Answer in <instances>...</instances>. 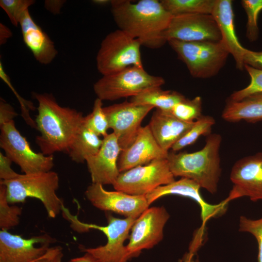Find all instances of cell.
<instances>
[{
    "instance_id": "1",
    "label": "cell",
    "mask_w": 262,
    "mask_h": 262,
    "mask_svg": "<svg viewBox=\"0 0 262 262\" xmlns=\"http://www.w3.org/2000/svg\"><path fill=\"white\" fill-rule=\"evenodd\" d=\"M111 12L118 29L142 46L159 49L167 41L164 33L173 16L157 0H111Z\"/></svg>"
},
{
    "instance_id": "2",
    "label": "cell",
    "mask_w": 262,
    "mask_h": 262,
    "mask_svg": "<svg viewBox=\"0 0 262 262\" xmlns=\"http://www.w3.org/2000/svg\"><path fill=\"white\" fill-rule=\"evenodd\" d=\"M38 102L35 142L45 155L66 152L83 122L82 112L60 105L52 95L33 92Z\"/></svg>"
},
{
    "instance_id": "3",
    "label": "cell",
    "mask_w": 262,
    "mask_h": 262,
    "mask_svg": "<svg viewBox=\"0 0 262 262\" xmlns=\"http://www.w3.org/2000/svg\"><path fill=\"white\" fill-rule=\"evenodd\" d=\"M222 142L219 134H210L203 147L192 152H168L169 168L175 177L187 178L212 194L216 193L221 173L219 150Z\"/></svg>"
},
{
    "instance_id": "4",
    "label": "cell",
    "mask_w": 262,
    "mask_h": 262,
    "mask_svg": "<svg viewBox=\"0 0 262 262\" xmlns=\"http://www.w3.org/2000/svg\"><path fill=\"white\" fill-rule=\"evenodd\" d=\"M5 185L7 199L11 204L23 203L28 198L39 200L48 216L54 218L64 206L56 191L59 186L58 174L53 171L20 174L7 180H0Z\"/></svg>"
},
{
    "instance_id": "5",
    "label": "cell",
    "mask_w": 262,
    "mask_h": 262,
    "mask_svg": "<svg viewBox=\"0 0 262 262\" xmlns=\"http://www.w3.org/2000/svg\"><path fill=\"white\" fill-rule=\"evenodd\" d=\"M62 213L75 231L81 233L95 229L101 231L106 236L107 241L104 245L94 248L83 247L82 251L91 254L100 262H127L131 259L124 242L129 238L130 231L136 219L118 218L108 213L106 215L107 224L98 226L81 222L66 208Z\"/></svg>"
},
{
    "instance_id": "6",
    "label": "cell",
    "mask_w": 262,
    "mask_h": 262,
    "mask_svg": "<svg viewBox=\"0 0 262 262\" xmlns=\"http://www.w3.org/2000/svg\"><path fill=\"white\" fill-rule=\"evenodd\" d=\"M178 58L194 78H209L216 75L224 66L229 54L220 42L167 41Z\"/></svg>"
},
{
    "instance_id": "7",
    "label": "cell",
    "mask_w": 262,
    "mask_h": 262,
    "mask_svg": "<svg viewBox=\"0 0 262 262\" xmlns=\"http://www.w3.org/2000/svg\"><path fill=\"white\" fill-rule=\"evenodd\" d=\"M164 79L148 74L143 67L132 66L113 74L104 75L93 85L97 98L101 100H115L133 97L144 90L161 87Z\"/></svg>"
},
{
    "instance_id": "8",
    "label": "cell",
    "mask_w": 262,
    "mask_h": 262,
    "mask_svg": "<svg viewBox=\"0 0 262 262\" xmlns=\"http://www.w3.org/2000/svg\"><path fill=\"white\" fill-rule=\"evenodd\" d=\"M139 41L120 29L108 33L102 40L96 56L98 71L102 76L127 67H143Z\"/></svg>"
},
{
    "instance_id": "9",
    "label": "cell",
    "mask_w": 262,
    "mask_h": 262,
    "mask_svg": "<svg viewBox=\"0 0 262 262\" xmlns=\"http://www.w3.org/2000/svg\"><path fill=\"white\" fill-rule=\"evenodd\" d=\"M0 147L24 174L51 171L54 157L34 151L26 138L16 127L14 120L0 126Z\"/></svg>"
},
{
    "instance_id": "10",
    "label": "cell",
    "mask_w": 262,
    "mask_h": 262,
    "mask_svg": "<svg viewBox=\"0 0 262 262\" xmlns=\"http://www.w3.org/2000/svg\"><path fill=\"white\" fill-rule=\"evenodd\" d=\"M175 180L167 159H157L120 173L114 189L131 195H146Z\"/></svg>"
},
{
    "instance_id": "11",
    "label": "cell",
    "mask_w": 262,
    "mask_h": 262,
    "mask_svg": "<svg viewBox=\"0 0 262 262\" xmlns=\"http://www.w3.org/2000/svg\"><path fill=\"white\" fill-rule=\"evenodd\" d=\"M170 215L163 207L147 208L136 219L126 246L130 258L137 256L144 249H150L163 238L164 228Z\"/></svg>"
},
{
    "instance_id": "12",
    "label": "cell",
    "mask_w": 262,
    "mask_h": 262,
    "mask_svg": "<svg viewBox=\"0 0 262 262\" xmlns=\"http://www.w3.org/2000/svg\"><path fill=\"white\" fill-rule=\"evenodd\" d=\"M153 108L131 101L103 107L109 128L116 136L122 150L133 142L142 127V121Z\"/></svg>"
},
{
    "instance_id": "13",
    "label": "cell",
    "mask_w": 262,
    "mask_h": 262,
    "mask_svg": "<svg viewBox=\"0 0 262 262\" xmlns=\"http://www.w3.org/2000/svg\"><path fill=\"white\" fill-rule=\"evenodd\" d=\"M167 41L175 39L184 42H220L218 27L211 14H189L173 16L164 33Z\"/></svg>"
},
{
    "instance_id": "14",
    "label": "cell",
    "mask_w": 262,
    "mask_h": 262,
    "mask_svg": "<svg viewBox=\"0 0 262 262\" xmlns=\"http://www.w3.org/2000/svg\"><path fill=\"white\" fill-rule=\"evenodd\" d=\"M85 195L93 206L100 210L112 212L136 219L149 208L146 195H131L116 191L105 190L103 185L92 183Z\"/></svg>"
},
{
    "instance_id": "15",
    "label": "cell",
    "mask_w": 262,
    "mask_h": 262,
    "mask_svg": "<svg viewBox=\"0 0 262 262\" xmlns=\"http://www.w3.org/2000/svg\"><path fill=\"white\" fill-rule=\"evenodd\" d=\"M233 184L227 202L243 196L252 201L262 200V153L243 158L233 165L230 175Z\"/></svg>"
},
{
    "instance_id": "16",
    "label": "cell",
    "mask_w": 262,
    "mask_h": 262,
    "mask_svg": "<svg viewBox=\"0 0 262 262\" xmlns=\"http://www.w3.org/2000/svg\"><path fill=\"white\" fill-rule=\"evenodd\" d=\"M55 239L48 234L24 238L0 231V262H31L43 255Z\"/></svg>"
},
{
    "instance_id": "17",
    "label": "cell",
    "mask_w": 262,
    "mask_h": 262,
    "mask_svg": "<svg viewBox=\"0 0 262 262\" xmlns=\"http://www.w3.org/2000/svg\"><path fill=\"white\" fill-rule=\"evenodd\" d=\"M200 186L191 179L181 178L178 180L154 189L146 195L148 204L157 199L168 195H180L194 200L201 209V218L203 226L211 218L221 216L227 210L228 202L225 200L217 204H211L207 202L201 196Z\"/></svg>"
},
{
    "instance_id": "18",
    "label": "cell",
    "mask_w": 262,
    "mask_h": 262,
    "mask_svg": "<svg viewBox=\"0 0 262 262\" xmlns=\"http://www.w3.org/2000/svg\"><path fill=\"white\" fill-rule=\"evenodd\" d=\"M121 150L114 133L103 137L98 151L85 161L92 183L113 185L120 174L117 162Z\"/></svg>"
},
{
    "instance_id": "19",
    "label": "cell",
    "mask_w": 262,
    "mask_h": 262,
    "mask_svg": "<svg viewBox=\"0 0 262 262\" xmlns=\"http://www.w3.org/2000/svg\"><path fill=\"white\" fill-rule=\"evenodd\" d=\"M168 154L157 143L147 125L141 127L133 142L121 151L118 168L121 173L155 160L167 159Z\"/></svg>"
},
{
    "instance_id": "20",
    "label": "cell",
    "mask_w": 262,
    "mask_h": 262,
    "mask_svg": "<svg viewBox=\"0 0 262 262\" xmlns=\"http://www.w3.org/2000/svg\"><path fill=\"white\" fill-rule=\"evenodd\" d=\"M211 15L219 29L220 42L233 57L237 68L243 69V56L246 48L240 44L236 34L232 0H215Z\"/></svg>"
},
{
    "instance_id": "21",
    "label": "cell",
    "mask_w": 262,
    "mask_h": 262,
    "mask_svg": "<svg viewBox=\"0 0 262 262\" xmlns=\"http://www.w3.org/2000/svg\"><path fill=\"white\" fill-rule=\"evenodd\" d=\"M19 25L23 41L36 60L42 65L50 64L58 51L49 35L33 20L29 10L22 16Z\"/></svg>"
},
{
    "instance_id": "22",
    "label": "cell",
    "mask_w": 262,
    "mask_h": 262,
    "mask_svg": "<svg viewBox=\"0 0 262 262\" xmlns=\"http://www.w3.org/2000/svg\"><path fill=\"white\" fill-rule=\"evenodd\" d=\"M194 122L183 121L169 112L156 108L148 125L159 145L168 151L190 130Z\"/></svg>"
},
{
    "instance_id": "23",
    "label": "cell",
    "mask_w": 262,
    "mask_h": 262,
    "mask_svg": "<svg viewBox=\"0 0 262 262\" xmlns=\"http://www.w3.org/2000/svg\"><path fill=\"white\" fill-rule=\"evenodd\" d=\"M222 117L225 120L231 122L241 120L255 122L262 120V95L249 97L239 101L228 100Z\"/></svg>"
},
{
    "instance_id": "24",
    "label": "cell",
    "mask_w": 262,
    "mask_h": 262,
    "mask_svg": "<svg viewBox=\"0 0 262 262\" xmlns=\"http://www.w3.org/2000/svg\"><path fill=\"white\" fill-rule=\"evenodd\" d=\"M102 144V139L83 124L66 152L76 163H82L86 159L96 154Z\"/></svg>"
},
{
    "instance_id": "25",
    "label": "cell",
    "mask_w": 262,
    "mask_h": 262,
    "mask_svg": "<svg viewBox=\"0 0 262 262\" xmlns=\"http://www.w3.org/2000/svg\"><path fill=\"white\" fill-rule=\"evenodd\" d=\"M185 97L180 93L171 90H164L161 87L147 89L131 98V101L142 105L153 106L162 110L170 112L172 108Z\"/></svg>"
},
{
    "instance_id": "26",
    "label": "cell",
    "mask_w": 262,
    "mask_h": 262,
    "mask_svg": "<svg viewBox=\"0 0 262 262\" xmlns=\"http://www.w3.org/2000/svg\"><path fill=\"white\" fill-rule=\"evenodd\" d=\"M164 8L172 16L212 14L215 0H162Z\"/></svg>"
},
{
    "instance_id": "27",
    "label": "cell",
    "mask_w": 262,
    "mask_h": 262,
    "mask_svg": "<svg viewBox=\"0 0 262 262\" xmlns=\"http://www.w3.org/2000/svg\"><path fill=\"white\" fill-rule=\"evenodd\" d=\"M214 119L209 115H202L196 120L190 130L172 147L173 151H177L194 144L201 135L210 134Z\"/></svg>"
},
{
    "instance_id": "28",
    "label": "cell",
    "mask_w": 262,
    "mask_h": 262,
    "mask_svg": "<svg viewBox=\"0 0 262 262\" xmlns=\"http://www.w3.org/2000/svg\"><path fill=\"white\" fill-rule=\"evenodd\" d=\"M22 211L21 207L8 202L6 187L4 184L0 183V229L8 230L18 225Z\"/></svg>"
},
{
    "instance_id": "29",
    "label": "cell",
    "mask_w": 262,
    "mask_h": 262,
    "mask_svg": "<svg viewBox=\"0 0 262 262\" xmlns=\"http://www.w3.org/2000/svg\"><path fill=\"white\" fill-rule=\"evenodd\" d=\"M83 124L99 136L103 137L108 133L109 128L107 116L102 106V100L97 98L94 102L92 111L83 117Z\"/></svg>"
},
{
    "instance_id": "30",
    "label": "cell",
    "mask_w": 262,
    "mask_h": 262,
    "mask_svg": "<svg viewBox=\"0 0 262 262\" xmlns=\"http://www.w3.org/2000/svg\"><path fill=\"white\" fill-rule=\"evenodd\" d=\"M202 104L201 98L199 96L192 99L185 98L177 103L170 112L181 120L193 122L202 115Z\"/></svg>"
},
{
    "instance_id": "31",
    "label": "cell",
    "mask_w": 262,
    "mask_h": 262,
    "mask_svg": "<svg viewBox=\"0 0 262 262\" xmlns=\"http://www.w3.org/2000/svg\"><path fill=\"white\" fill-rule=\"evenodd\" d=\"M244 68L249 75L250 82L245 88L233 92L229 101H239L249 97L262 95V70L247 65Z\"/></svg>"
},
{
    "instance_id": "32",
    "label": "cell",
    "mask_w": 262,
    "mask_h": 262,
    "mask_svg": "<svg viewBox=\"0 0 262 262\" xmlns=\"http://www.w3.org/2000/svg\"><path fill=\"white\" fill-rule=\"evenodd\" d=\"M241 3L247 15L246 37L250 41H255L259 35L257 19L262 10V0H243Z\"/></svg>"
},
{
    "instance_id": "33",
    "label": "cell",
    "mask_w": 262,
    "mask_h": 262,
    "mask_svg": "<svg viewBox=\"0 0 262 262\" xmlns=\"http://www.w3.org/2000/svg\"><path fill=\"white\" fill-rule=\"evenodd\" d=\"M34 3V0H0V7L6 13L12 24L17 26L22 16Z\"/></svg>"
},
{
    "instance_id": "34",
    "label": "cell",
    "mask_w": 262,
    "mask_h": 262,
    "mask_svg": "<svg viewBox=\"0 0 262 262\" xmlns=\"http://www.w3.org/2000/svg\"><path fill=\"white\" fill-rule=\"evenodd\" d=\"M239 230L241 232L250 233L256 238L258 245L257 262H262V217L254 220L241 216Z\"/></svg>"
},
{
    "instance_id": "35",
    "label": "cell",
    "mask_w": 262,
    "mask_h": 262,
    "mask_svg": "<svg viewBox=\"0 0 262 262\" xmlns=\"http://www.w3.org/2000/svg\"><path fill=\"white\" fill-rule=\"evenodd\" d=\"M6 73L4 72L3 68V66L0 62V77L4 81V82L9 85V86L12 89L20 104L21 110V115L26 123L30 126L31 127L36 129L35 122L33 120L30 115V111H34L35 109V107L33 105V103L30 101L26 100L22 98L15 91L13 87L11 84L8 77Z\"/></svg>"
},
{
    "instance_id": "36",
    "label": "cell",
    "mask_w": 262,
    "mask_h": 262,
    "mask_svg": "<svg viewBox=\"0 0 262 262\" xmlns=\"http://www.w3.org/2000/svg\"><path fill=\"white\" fill-rule=\"evenodd\" d=\"M63 257L61 246H50L43 255L31 262H63Z\"/></svg>"
},
{
    "instance_id": "37",
    "label": "cell",
    "mask_w": 262,
    "mask_h": 262,
    "mask_svg": "<svg viewBox=\"0 0 262 262\" xmlns=\"http://www.w3.org/2000/svg\"><path fill=\"white\" fill-rule=\"evenodd\" d=\"M12 161L2 153H0V179L7 180L17 177L19 174L11 168Z\"/></svg>"
},
{
    "instance_id": "38",
    "label": "cell",
    "mask_w": 262,
    "mask_h": 262,
    "mask_svg": "<svg viewBox=\"0 0 262 262\" xmlns=\"http://www.w3.org/2000/svg\"><path fill=\"white\" fill-rule=\"evenodd\" d=\"M18 115L14 108L2 98L0 99V126L14 120Z\"/></svg>"
},
{
    "instance_id": "39",
    "label": "cell",
    "mask_w": 262,
    "mask_h": 262,
    "mask_svg": "<svg viewBox=\"0 0 262 262\" xmlns=\"http://www.w3.org/2000/svg\"><path fill=\"white\" fill-rule=\"evenodd\" d=\"M245 65L262 70V51H254L245 49L243 56Z\"/></svg>"
},
{
    "instance_id": "40",
    "label": "cell",
    "mask_w": 262,
    "mask_h": 262,
    "mask_svg": "<svg viewBox=\"0 0 262 262\" xmlns=\"http://www.w3.org/2000/svg\"><path fill=\"white\" fill-rule=\"evenodd\" d=\"M65 2V0H47L45 1L44 6L52 14L57 15L60 13Z\"/></svg>"
},
{
    "instance_id": "41",
    "label": "cell",
    "mask_w": 262,
    "mask_h": 262,
    "mask_svg": "<svg viewBox=\"0 0 262 262\" xmlns=\"http://www.w3.org/2000/svg\"><path fill=\"white\" fill-rule=\"evenodd\" d=\"M12 36L11 30L2 23H0V45L5 44Z\"/></svg>"
},
{
    "instance_id": "42",
    "label": "cell",
    "mask_w": 262,
    "mask_h": 262,
    "mask_svg": "<svg viewBox=\"0 0 262 262\" xmlns=\"http://www.w3.org/2000/svg\"><path fill=\"white\" fill-rule=\"evenodd\" d=\"M69 262H100L98 259L91 254L85 252L82 256L71 259Z\"/></svg>"
},
{
    "instance_id": "43",
    "label": "cell",
    "mask_w": 262,
    "mask_h": 262,
    "mask_svg": "<svg viewBox=\"0 0 262 262\" xmlns=\"http://www.w3.org/2000/svg\"><path fill=\"white\" fill-rule=\"evenodd\" d=\"M92 2L95 4L100 6H105L111 4V0H94Z\"/></svg>"
},
{
    "instance_id": "44",
    "label": "cell",
    "mask_w": 262,
    "mask_h": 262,
    "mask_svg": "<svg viewBox=\"0 0 262 262\" xmlns=\"http://www.w3.org/2000/svg\"><path fill=\"white\" fill-rule=\"evenodd\" d=\"M194 254L188 253L186 256L184 257V259L183 262H195L194 257Z\"/></svg>"
}]
</instances>
